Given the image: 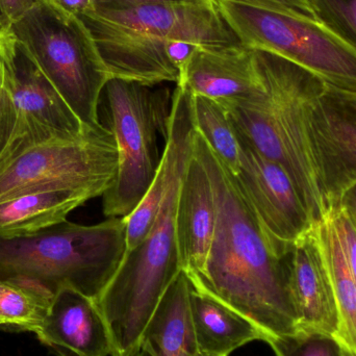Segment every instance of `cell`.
I'll return each instance as SVG.
<instances>
[{"label":"cell","instance_id":"11","mask_svg":"<svg viewBox=\"0 0 356 356\" xmlns=\"http://www.w3.org/2000/svg\"><path fill=\"white\" fill-rule=\"evenodd\" d=\"M234 129L241 147L240 170L234 177L272 252L284 259L316 222L286 171Z\"/></svg>","mask_w":356,"mask_h":356},{"label":"cell","instance_id":"16","mask_svg":"<svg viewBox=\"0 0 356 356\" xmlns=\"http://www.w3.org/2000/svg\"><path fill=\"white\" fill-rule=\"evenodd\" d=\"M43 344L75 356H111L108 326L94 298L71 288L60 289L35 332Z\"/></svg>","mask_w":356,"mask_h":356},{"label":"cell","instance_id":"30","mask_svg":"<svg viewBox=\"0 0 356 356\" xmlns=\"http://www.w3.org/2000/svg\"><path fill=\"white\" fill-rule=\"evenodd\" d=\"M52 1L79 18L88 16L97 10L95 0H52Z\"/></svg>","mask_w":356,"mask_h":356},{"label":"cell","instance_id":"2","mask_svg":"<svg viewBox=\"0 0 356 356\" xmlns=\"http://www.w3.org/2000/svg\"><path fill=\"white\" fill-rule=\"evenodd\" d=\"M263 89L227 111L234 127L294 181L314 221L328 213L312 137V112L327 83L269 52L255 50Z\"/></svg>","mask_w":356,"mask_h":356},{"label":"cell","instance_id":"20","mask_svg":"<svg viewBox=\"0 0 356 356\" xmlns=\"http://www.w3.org/2000/svg\"><path fill=\"white\" fill-rule=\"evenodd\" d=\"M317 224L338 309L337 342L356 356V282L328 213Z\"/></svg>","mask_w":356,"mask_h":356},{"label":"cell","instance_id":"10","mask_svg":"<svg viewBox=\"0 0 356 356\" xmlns=\"http://www.w3.org/2000/svg\"><path fill=\"white\" fill-rule=\"evenodd\" d=\"M4 89L15 110V124L0 166L35 144L54 138H76L90 131L56 91L26 48L10 33H0Z\"/></svg>","mask_w":356,"mask_h":356},{"label":"cell","instance_id":"18","mask_svg":"<svg viewBox=\"0 0 356 356\" xmlns=\"http://www.w3.org/2000/svg\"><path fill=\"white\" fill-rule=\"evenodd\" d=\"M190 317L197 347L202 355L229 356L254 341L267 343V337L246 318L193 288Z\"/></svg>","mask_w":356,"mask_h":356},{"label":"cell","instance_id":"32","mask_svg":"<svg viewBox=\"0 0 356 356\" xmlns=\"http://www.w3.org/2000/svg\"><path fill=\"white\" fill-rule=\"evenodd\" d=\"M2 88H4V68L1 58H0V89Z\"/></svg>","mask_w":356,"mask_h":356},{"label":"cell","instance_id":"17","mask_svg":"<svg viewBox=\"0 0 356 356\" xmlns=\"http://www.w3.org/2000/svg\"><path fill=\"white\" fill-rule=\"evenodd\" d=\"M190 282L184 272L165 295L133 356H196L190 317Z\"/></svg>","mask_w":356,"mask_h":356},{"label":"cell","instance_id":"31","mask_svg":"<svg viewBox=\"0 0 356 356\" xmlns=\"http://www.w3.org/2000/svg\"><path fill=\"white\" fill-rule=\"evenodd\" d=\"M334 209L342 211L356 232V184L345 191L338 204Z\"/></svg>","mask_w":356,"mask_h":356},{"label":"cell","instance_id":"1","mask_svg":"<svg viewBox=\"0 0 356 356\" xmlns=\"http://www.w3.org/2000/svg\"><path fill=\"white\" fill-rule=\"evenodd\" d=\"M193 152L209 173L217 222L204 273L191 286L246 318L267 343L301 334L286 257L272 252L236 177L196 129Z\"/></svg>","mask_w":356,"mask_h":356},{"label":"cell","instance_id":"13","mask_svg":"<svg viewBox=\"0 0 356 356\" xmlns=\"http://www.w3.org/2000/svg\"><path fill=\"white\" fill-rule=\"evenodd\" d=\"M286 263L301 334L338 340V309L317 223L297 241Z\"/></svg>","mask_w":356,"mask_h":356},{"label":"cell","instance_id":"12","mask_svg":"<svg viewBox=\"0 0 356 356\" xmlns=\"http://www.w3.org/2000/svg\"><path fill=\"white\" fill-rule=\"evenodd\" d=\"M312 137L330 211L356 184V93L328 85L312 112Z\"/></svg>","mask_w":356,"mask_h":356},{"label":"cell","instance_id":"14","mask_svg":"<svg viewBox=\"0 0 356 356\" xmlns=\"http://www.w3.org/2000/svg\"><path fill=\"white\" fill-rule=\"evenodd\" d=\"M177 85L203 96L226 111L263 89L255 50L242 44L197 46Z\"/></svg>","mask_w":356,"mask_h":356},{"label":"cell","instance_id":"15","mask_svg":"<svg viewBox=\"0 0 356 356\" xmlns=\"http://www.w3.org/2000/svg\"><path fill=\"white\" fill-rule=\"evenodd\" d=\"M217 211L207 169L193 152L180 181L175 229L182 272L190 284L202 277L215 234Z\"/></svg>","mask_w":356,"mask_h":356},{"label":"cell","instance_id":"8","mask_svg":"<svg viewBox=\"0 0 356 356\" xmlns=\"http://www.w3.org/2000/svg\"><path fill=\"white\" fill-rule=\"evenodd\" d=\"M108 129L118 149L116 179L102 195L106 218H127L139 207L160 168L158 133L166 136L167 94L152 86L111 79L104 88Z\"/></svg>","mask_w":356,"mask_h":356},{"label":"cell","instance_id":"33","mask_svg":"<svg viewBox=\"0 0 356 356\" xmlns=\"http://www.w3.org/2000/svg\"><path fill=\"white\" fill-rule=\"evenodd\" d=\"M340 356H355L350 351L347 350L344 347L341 346V355Z\"/></svg>","mask_w":356,"mask_h":356},{"label":"cell","instance_id":"23","mask_svg":"<svg viewBox=\"0 0 356 356\" xmlns=\"http://www.w3.org/2000/svg\"><path fill=\"white\" fill-rule=\"evenodd\" d=\"M316 18L356 50V0H307Z\"/></svg>","mask_w":356,"mask_h":356},{"label":"cell","instance_id":"29","mask_svg":"<svg viewBox=\"0 0 356 356\" xmlns=\"http://www.w3.org/2000/svg\"><path fill=\"white\" fill-rule=\"evenodd\" d=\"M97 8L102 10H129L156 4L186 3V2H207L211 0H95Z\"/></svg>","mask_w":356,"mask_h":356},{"label":"cell","instance_id":"9","mask_svg":"<svg viewBox=\"0 0 356 356\" xmlns=\"http://www.w3.org/2000/svg\"><path fill=\"white\" fill-rule=\"evenodd\" d=\"M118 149L108 127L35 144L0 166V203L40 191L85 188L102 196L114 184Z\"/></svg>","mask_w":356,"mask_h":356},{"label":"cell","instance_id":"34","mask_svg":"<svg viewBox=\"0 0 356 356\" xmlns=\"http://www.w3.org/2000/svg\"><path fill=\"white\" fill-rule=\"evenodd\" d=\"M196 356H207V355H202V353H198V355H197Z\"/></svg>","mask_w":356,"mask_h":356},{"label":"cell","instance_id":"25","mask_svg":"<svg viewBox=\"0 0 356 356\" xmlns=\"http://www.w3.org/2000/svg\"><path fill=\"white\" fill-rule=\"evenodd\" d=\"M328 215L330 216V219H332L334 229H336L339 240H340L341 246H342L343 251H344L347 263H348L351 273H353V277H355L356 282L355 229L341 209H330V211H328Z\"/></svg>","mask_w":356,"mask_h":356},{"label":"cell","instance_id":"26","mask_svg":"<svg viewBox=\"0 0 356 356\" xmlns=\"http://www.w3.org/2000/svg\"><path fill=\"white\" fill-rule=\"evenodd\" d=\"M43 0H0V33L10 27Z\"/></svg>","mask_w":356,"mask_h":356},{"label":"cell","instance_id":"7","mask_svg":"<svg viewBox=\"0 0 356 356\" xmlns=\"http://www.w3.org/2000/svg\"><path fill=\"white\" fill-rule=\"evenodd\" d=\"M242 45L280 56L327 85L356 93V50L315 17L216 0Z\"/></svg>","mask_w":356,"mask_h":356},{"label":"cell","instance_id":"19","mask_svg":"<svg viewBox=\"0 0 356 356\" xmlns=\"http://www.w3.org/2000/svg\"><path fill=\"white\" fill-rule=\"evenodd\" d=\"M96 197L85 188H58L4 201L0 203V236H24L66 221L71 211Z\"/></svg>","mask_w":356,"mask_h":356},{"label":"cell","instance_id":"3","mask_svg":"<svg viewBox=\"0 0 356 356\" xmlns=\"http://www.w3.org/2000/svg\"><path fill=\"white\" fill-rule=\"evenodd\" d=\"M81 20L89 27L112 79L154 86L177 83L168 56L172 41L200 46L240 44L216 0L102 10Z\"/></svg>","mask_w":356,"mask_h":356},{"label":"cell","instance_id":"27","mask_svg":"<svg viewBox=\"0 0 356 356\" xmlns=\"http://www.w3.org/2000/svg\"><path fill=\"white\" fill-rule=\"evenodd\" d=\"M229 1L259 6V8H271V10L301 13L307 16L315 17L307 0H229Z\"/></svg>","mask_w":356,"mask_h":356},{"label":"cell","instance_id":"28","mask_svg":"<svg viewBox=\"0 0 356 356\" xmlns=\"http://www.w3.org/2000/svg\"><path fill=\"white\" fill-rule=\"evenodd\" d=\"M15 124V110L10 94L4 88L0 89V152L12 135Z\"/></svg>","mask_w":356,"mask_h":356},{"label":"cell","instance_id":"21","mask_svg":"<svg viewBox=\"0 0 356 356\" xmlns=\"http://www.w3.org/2000/svg\"><path fill=\"white\" fill-rule=\"evenodd\" d=\"M195 129L234 175L240 170L241 147L227 111L213 100L192 95Z\"/></svg>","mask_w":356,"mask_h":356},{"label":"cell","instance_id":"24","mask_svg":"<svg viewBox=\"0 0 356 356\" xmlns=\"http://www.w3.org/2000/svg\"><path fill=\"white\" fill-rule=\"evenodd\" d=\"M276 356H340L341 345L320 334H299L270 341Z\"/></svg>","mask_w":356,"mask_h":356},{"label":"cell","instance_id":"6","mask_svg":"<svg viewBox=\"0 0 356 356\" xmlns=\"http://www.w3.org/2000/svg\"><path fill=\"white\" fill-rule=\"evenodd\" d=\"M87 129L102 127L100 97L110 72L89 27L52 0H43L10 31Z\"/></svg>","mask_w":356,"mask_h":356},{"label":"cell","instance_id":"4","mask_svg":"<svg viewBox=\"0 0 356 356\" xmlns=\"http://www.w3.org/2000/svg\"><path fill=\"white\" fill-rule=\"evenodd\" d=\"M125 252V218L94 225L66 220L33 234L0 236V280L49 297L71 288L96 299Z\"/></svg>","mask_w":356,"mask_h":356},{"label":"cell","instance_id":"5","mask_svg":"<svg viewBox=\"0 0 356 356\" xmlns=\"http://www.w3.org/2000/svg\"><path fill=\"white\" fill-rule=\"evenodd\" d=\"M184 171L171 180L147 236L125 252L116 273L95 299L110 334L111 356H133L163 298L182 272L175 216Z\"/></svg>","mask_w":356,"mask_h":356},{"label":"cell","instance_id":"22","mask_svg":"<svg viewBox=\"0 0 356 356\" xmlns=\"http://www.w3.org/2000/svg\"><path fill=\"white\" fill-rule=\"evenodd\" d=\"M52 297L0 280V328L35 332L47 315Z\"/></svg>","mask_w":356,"mask_h":356}]
</instances>
